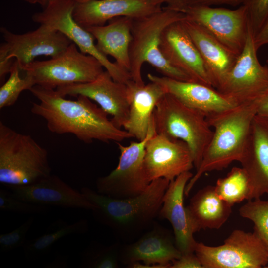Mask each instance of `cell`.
<instances>
[{"label": "cell", "instance_id": "cell-1", "mask_svg": "<svg viewBox=\"0 0 268 268\" xmlns=\"http://www.w3.org/2000/svg\"><path fill=\"white\" fill-rule=\"evenodd\" d=\"M39 101L32 102L31 112L45 120L49 131L58 134H70L85 143L94 140L119 143L134 137L117 127L106 113L88 98L79 95L67 99L55 89L35 85L30 90Z\"/></svg>", "mask_w": 268, "mask_h": 268}, {"label": "cell", "instance_id": "cell-2", "mask_svg": "<svg viewBox=\"0 0 268 268\" xmlns=\"http://www.w3.org/2000/svg\"><path fill=\"white\" fill-rule=\"evenodd\" d=\"M170 181L160 178L152 181L139 195L115 199L87 187L80 192L95 208L93 218L112 231L123 243L133 242L149 230L159 216L163 199Z\"/></svg>", "mask_w": 268, "mask_h": 268}, {"label": "cell", "instance_id": "cell-3", "mask_svg": "<svg viewBox=\"0 0 268 268\" xmlns=\"http://www.w3.org/2000/svg\"><path fill=\"white\" fill-rule=\"evenodd\" d=\"M256 115V100L206 118L209 125L214 128L213 135L200 166L186 186L185 195H189L204 173L222 170L233 162L241 161Z\"/></svg>", "mask_w": 268, "mask_h": 268}, {"label": "cell", "instance_id": "cell-4", "mask_svg": "<svg viewBox=\"0 0 268 268\" xmlns=\"http://www.w3.org/2000/svg\"><path fill=\"white\" fill-rule=\"evenodd\" d=\"M185 19L186 16L183 13L163 7L157 12L133 20L132 39L129 48V72L132 80L139 85L145 84L141 71L143 64L146 62L163 76L192 82L187 75L168 62L159 49L164 29L172 23Z\"/></svg>", "mask_w": 268, "mask_h": 268}, {"label": "cell", "instance_id": "cell-5", "mask_svg": "<svg viewBox=\"0 0 268 268\" xmlns=\"http://www.w3.org/2000/svg\"><path fill=\"white\" fill-rule=\"evenodd\" d=\"M47 150L30 135L0 121V182L6 186L37 183L51 174Z\"/></svg>", "mask_w": 268, "mask_h": 268}, {"label": "cell", "instance_id": "cell-6", "mask_svg": "<svg viewBox=\"0 0 268 268\" xmlns=\"http://www.w3.org/2000/svg\"><path fill=\"white\" fill-rule=\"evenodd\" d=\"M152 118L156 134L187 144L197 170L213 134L205 115L166 93L157 104Z\"/></svg>", "mask_w": 268, "mask_h": 268}, {"label": "cell", "instance_id": "cell-7", "mask_svg": "<svg viewBox=\"0 0 268 268\" xmlns=\"http://www.w3.org/2000/svg\"><path fill=\"white\" fill-rule=\"evenodd\" d=\"M164 5L184 14L235 54L239 56L243 51L249 29L244 5L231 10L198 5L190 0H165Z\"/></svg>", "mask_w": 268, "mask_h": 268}, {"label": "cell", "instance_id": "cell-8", "mask_svg": "<svg viewBox=\"0 0 268 268\" xmlns=\"http://www.w3.org/2000/svg\"><path fill=\"white\" fill-rule=\"evenodd\" d=\"M104 68L98 60L82 53L72 43L60 55L48 60L34 61L21 70L36 85L55 90L62 86L92 82Z\"/></svg>", "mask_w": 268, "mask_h": 268}, {"label": "cell", "instance_id": "cell-9", "mask_svg": "<svg viewBox=\"0 0 268 268\" xmlns=\"http://www.w3.org/2000/svg\"><path fill=\"white\" fill-rule=\"evenodd\" d=\"M75 0H49L43 10L32 16L33 22L59 31L74 43L83 53L98 60L113 79L126 84L131 80L130 72L110 61L97 48L93 36L73 19Z\"/></svg>", "mask_w": 268, "mask_h": 268}, {"label": "cell", "instance_id": "cell-10", "mask_svg": "<svg viewBox=\"0 0 268 268\" xmlns=\"http://www.w3.org/2000/svg\"><path fill=\"white\" fill-rule=\"evenodd\" d=\"M153 118L146 138L132 142L128 146L117 143L120 152L117 167L109 174L98 177L97 192L115 199H126L143 192L150 182L144 167L145 146L148 140L156 134Z\"/></svg>", "mask_w": 268, "mask_h": 268}, {"label": "cell", "instance_id": "cell-11", "mask_svg": "<svg viewBox=\"0 0 268 268\" xmlns=\"http://www.w3.org/2000/svg\"><path fill=\"white\" fill-rule=\"evenodd\" d=\"M194 253L206 268H260L268 263V252L258 236L239 229L219 246L197 242Z\"/></svg>", "mask_w": 268, "mask_h": 268}, {"label": "cell", "instance_id": "cell-12", "mask_svg": "<svg viewBox=\"0 0 268 268\" xmlns=\"http://www.w3.org/2000/svg\"><path fill=\"white\" fill-rule=\"evenodd\" d=\"M254 38L249 28L243 51L216 89L239 104L257 100L268 89V66L259 62Z\"/></svg>", "mask_w": 268, "mask_h": 268}, {"label": "cell", "instance_id": "cell-13", "mask_svg": "<svg viewBox=\"0 0 268 268\" xmlns=\"http://www.w3.org/2000/svg\"><path fill=\"white\" fill-rule=\"evenodd\" d=\"M0 31L5 41L3 44L7 58H15L20 70L38 56L44 55L52 58L60 55L72 43L60 32L43 25L21 34L14 33L3 26Z\"/></svg>", "mask_w": 268, "mask_h": 268}, {"label": "cell", "instance_id": "cell-14", "mask_svg": "<svg viewBox=\"0 0 268 268\" xmlns=\"http://www.w3.org/2000/svg\"><path fill=\"white\" fill-rule=\"evenodd\" d=\"M193 167L192 153L184 141L156 133L147 142L144 167L150 182L160 178L171 182Z\"/></svg>", "mask_w": 268, "mask_h": 268}, {"label": "cell", "instance_id": "cell-15", "mask_svg": "<svg viewBox=\"0 0 268 268\" xmlns=\"http://www.w3.org/2000/svg\"><path fill=\"white\" fill-rule=\"evenodd\" d=\"M165 0H75L74 20L82 27L102 26L118 17L133 19L161 10Z\"/></svg>", "mask_w": 268, "mask_h": 268}, {"label": "cell", "instance_id": "cell-16", "mask_svg": "<svg viewBox=\"0 0 268 268\" xmlns=\"http://www.w3.org/2000/svg\"><path fill=\"white\" fill-rule=\"evenodd\" d=\"M55 90L64 97L82 95L95 101L108 115L112 116L111 120L120 129L128 119L129 104L127 85L114 81L106 70L92 82L62 86Z\"/></svg>", "mask_w": 268, "mask_h": 268}, {"label": "cell", "instance_id": "cell-17", "mask_svg": "<svg viewBox=\"0 0 268 268\" xmlns=\"http://www.w3.org/2000/svg\"><path fill=\"white\" fill-rule=\"evenodd\" d=\"M181 21L164 29L160 39V51L170 64L187 75L192 82L213 87L203 61Z\"/></svg>", "mask_w": 268, "mask_h": 268}, {"label": "cell", "instance_id": "cell-18", "mask_svg": "<svg viewBox=\"0 0 268 268\" xmlns=\"http://www.w3.org/2000/svg\"><path fill=\"white\" fill-rule=\"evenodd\" d=\"M6 186L15 197L29 203L91 211L95 208L80 191L57 175L51 174L31 185Z\"/></svg>", "mask_w": 268, "mask_h": 268}, {"label": "cell", "instance_id": "cell-19", "mask_svg": "<svg viewBox=\"0 0 268 268\" xmlns=\"http://www.w3.org/2000/svg\"><path fill=\"white\" fill-rule=\"evenodd\" d=\"M151 82L162 86L166 93L174 96L185 105L197 110L206 118L230 110L239 105L212 87L189 81H181L151 73Z\"/></svg>", "mask_w": 268, "mask_h": 268}, {"label": "cell", "instance_id": "cell-20", "mask_svg": "<svg viewBox=\"0 0 268 268\" xmlns=\"http://www.w3.org/2000/svg\"><path fill=\"white\" fill-rule=\"evenodd\" d=\"M182 256L168 229L155 222L135 241L121 243L120 262L126 265L143 262L147 265L171 264Z\"/></svg>", "mask_w": 268, "mask_h": 268}, {"label": "cell", "instance_id": "cell-21", "mask_svg": "<svg viewBox=\"0 0 268 268\" xmlns=\"http://www.w3.org/2000/svg\"><path fill=\"white\" fill-rule=\"evenodd\" d=\"M193 176L190 171L186 172L170 182L158 216L171 223L176 246L182 255L194 253L197 243L184 205L185 188Z\"/></svg>", "mask_w": 268, "mask_h": 268}, {"label": "cell", "instance_id": "cell-22", "mask_svg": "<svg viewBox=\"0 0 268 268\" xmlns=\"http://www.w3.org/2000/svg\"><path fill=\"white\" fill-rule=\"evenodd\" d=\"M253 187V200L268 196V118L256 115L247 144L240 162Z\"/></svg>", "mask_w": 268, "mask_h": 268}, {"label": "cell", "instance_id": "cell-23", "mask_svg": "<svg viewBox=\"0 0 268 268\" xmlns=\"http://www.w3.org/2000/svg\"><path fill=\"white\" fill-rule=\"evenodd\" d=\"M181 22L203 61L213 87L218 89L232 69L239 56L196 23L186 19Z\"/></svg>", "mask_w": 268, "mask_h": 268}, {"label": "cell", "instance_id": "cell-24", "mask_svg": "<svg viewBox=\"0 0 268 268\" xmlns=\"http://www.w3.org/2000/svg\"><path fill=\"white\" fill-rule=\"evenodd\" d=\"M126 85L129 114L123 127L134 138L141 141L147 135L157 104L166 92L162 86L152 82L139 85L130 80Z\"/></svg>", "mask_w": 268, "mask_h": 268}, {"label": "cell", "instance_id": "cell-25", "mask_svg": "<svg viewBox=\"0 0 268 268\" xmlns=\"http://www.w3.org/2000/svg\"><path fill=\"white\" fill-rule=\"evenodd\" d=\"M231 207L217 195L214 186L200 189L186 207L193 233L202 229H219L230 217Z\"/></svg>", "mask_w": 268, "mask_h": 268}, {"label": "cell", "instance_id": "cell-26", "mask_svg": "<svg viewBox=\"0 0 268 268\" xmlns=\"http://www.w3.org/2000/svg\"><path fill=\"white\" fill-rule=\"evenodd\" d=\"M133 19L118 17L102 26L85 28L96 40V46L104 55H110L121 68L129 72V48L132 39Z\"/></svg>", "mask_w": 268, "mask_h": 268}, {"label": "cell", "instance_id": "cell-27", "mask_svg": "<svg viewBox=\"0 0 268 268\" xmlns=\"http://www.w3.org/2000/svg\"><path fill=\"white\" fill-rule=\"evenodd\" d=\"M88 229L87 221L80 219L68 224L61 219L53 222L41 236L27 240L22 247L25 259L33 261L45 255L60 240L69 235L83 234Z\"/></svg>", "mask_w": 268, "mask_h": 268}, {"label": "cell", "instance_id": "cell-28", "mask_svg": "<svg viewBox=\"0 0 268 268\" xmlns=\"http://www.w3.org/2000/svg\"><path fill=\"white\" fill-rule=\"evenodd\" d=\"M217 195L230 206L244 200H253V187L247 171L243 167H233L227 175L217 180Z\"/></svg>", "mask_w": 268, "mask_h": 268}, {"label": "cell", "instance_id": "cell-29", "mask_svg": "<svg viewBox=\"0 0 268 268\" xmlns=\"http://www.w3.org/2000/svg\"><path fill=\"white\" fill-rule=\"evenodd\" d=\"M120 245L91 242L81 252L77 268H119Z\"/></svg>", "mask_w": 268, "mask_h": 268}, {"label": "cell", "instance_id": "cell-30", "mask_svg": "<svg viewBox=\"0 0 268 268\" xmlns=\"http://www.w3.org/2000/svg\"><path fill=\"white\" fill-rule=\"evenodd\" d=\"M243 218L254 224V232L260 239L268 252V200L260 199L248 201L239 209Z\"/></svg>", "mask_w": 268, "mask_h": 268}, {"label": "cell", "instance_id": "cell-31", "mask_svg": "<svg viewBox=\"0 0 268 268\" xmlns=\"http://www.w3.org/2000/svg\"><path fill=\"white\" fill-rule=\"evenodd\" d=\"M20 68L15 60L7 80L0 88V109L11 106L17 101L21 93L30 90L35 85L31 77L25 75L21 78Z\"/></svg>", "mask_w": 268, "mask_h": 268}, {"label": "cell", "instance_id": "cell-32", "mask_svg": "<svg viewBox=\"0 0 268 268\" xmlns=\"http://www.w3.org/2000/svg\"><path fill=\"white\" fill-rule=\"evenodd\" d=\"M0 209L3 211L24 214H46L50 207L25 202L15 197L10 190L0 189Z\"/></svg>", "mask_w": 268, "mask_h": 268}, {"label": "cell", "instance_id": "cell-33", "mask_svg": "<svg viewBox=\"0 0 268 268\" xmlns=\"http://www.w3.org/2000/svg\"><path fill=\"white\" fill-rule=\"evenodd\" d=\"M249 27L255 37L268 20V0H243Z\"/></svg>", "mask_w": 268, "mask_h": 268}, {"label": "cell", "instance_id": "cell-34", "mask_svg": "<svg viewBox=\"0 0 268 268\" xmlns=\"http://www.w3.org/2000/svg\"><path fill=\"white\" fill-rule=\"evenodd\" d=\"M34 215L11 232L0 235V250L8 252L23 247L26 241L27 234L34 222Z\"/></svg>", "mask_w": 268, "mask_h": 268}, {"label": "cell", "instance_id": "cell-35", "mask_svg": "<svg viewBox=\"0 0 268 268\" xmlns=\"http://www.w3.org/2000/svg\"><path fill=\"white\" fill-rule=\"evenodd\" d=\"M169 268H206L201 263L195 253L182 255L173 262Z\"/></svg>", "mask_w": 268, "mask_h": 268}, {"label": "cell", "instance_id": "cell-36", "mask_svg": "<svg viewBox=\"0 0 268 268\" xmlns=\"http://www.w3.org/2000/svg\"><path fill=\"white\" fill-rule=\"evenodd\" d=\"M14 61L7 58V53L2 43L0 46V80L3 81L6 75L10 73Z\"/></svg>", "mask_w": 268, "mask_h": 268}, {"label": "cell", "instance_id": "cell-37", "mask_svg": "<svg viewBox=\"0 0 268 268\" xmlns=\"http://www.w3.org/2000/svg\"><path fill=\"white\" fill-rule=\"evenodd\" d=\"M257 115L268 118V89L256 100Z\"/></svg>", "mask_w": 268, "mask_h": 268}, {"label": "cell", "instance_id": "cell-38", "mask_svg": "<svg viewBox=\"0 0 268 268\" xmlns=\"http://www.w3.org/2000/svg\"><path fill=\"white\" fill-rule=\"evenodd\" d=\"M43 268H69L68 256L66 254H57Z\"/></svg>", "mask_w": 268, "mask_h": 268}, {"label": "cell", "instance_id": "cell-39", "mask_svg": "<svg viewBox=\"0 0 268 268\" xmlns=\"http://www.w3.org/2000/svg\"><path fill=\"white\" fill-rule=\"evenodd\" d=\"M254 42L257 51L261 46L268 44V20L254 38Z\"/></svg>", "mask_w": 268, "mask_h": 268}, {"label": "cell", "instance_id": "cell-40", "mask_svg": "<svg viewBox=\"0 0 268 268\" xmlns=\"http://www.w3.org/2000/svg\"><path fill=\"white\" fill-rule=\"evenodd\" d=\"M170 265L171 264L166 265H147L145 264H142L139 262H136L126 265V266L124 268H169Z\"/></svg>", "mask_w": 268, "mask_h": 268}, {"label": "cell", "instance_id": "cell-41", "mask_svg": "<svg viewBox=\"0 0 268 268\" xmlns=\"http://www.w3.org/2000/svg\"><path fill=\"white\" fill-rule=\"evenodd\" d=\"M260 268H268V266H263V267H262Z\"/></svg>", "mask_w": 268, "mask_h": 268}]
</instances>
